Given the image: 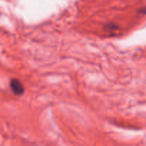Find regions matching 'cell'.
Returning a JSON list of instances; mask_svg holds the SVG:
<instances>
[{
    "instance_id": "1",
    "label": "cell",
    "mask_w": 146,
    "mask_h": 146,
    "mask_svg": "<svg viewBox=\"0 0 146 146\" xmlns=\"http://www.w3.org/2000/svg\"><path fill=\"white\" fill-rule=\"evenodd\" d=\"M10 88L16 95H21L25 92V88L22 82L17 79H12L10 82Z\"/></svg>"
},
{
    "instance_id": "2",
    "label": "cell",
    "mask_w": 146,
    "mask_h": 146,
    "mask_svg": "<svg viewBox=\"0 0 146 146\" xmlns=\"http://www.w3.org/2000/svg\"><path fill=\"white\" fill-rule=\"evenodd\" d=\"M140 12L143 14H145L146 15V7L145 8H143V9H140Z\"/></svg>"
}]
</instances>
